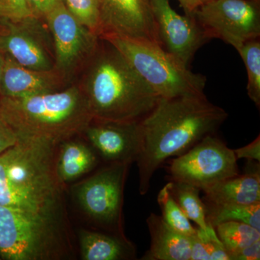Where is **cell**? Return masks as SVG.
I'll use <instances>...</instances> for the list:
<instances>
[{
	"instance_id": "obj_1",
	"label": "cell",
	"mask_w": 260,
	"mask_h": 260,
	"mask_svg": "<svg viewBox=\"0 0 260 260\" xmlns=\"http://www.w3.org/2000/svg\"><path fill=\"white\" fill-rule=\"evenodd\" d=\"M228 116L205 94L160 97L141 120V148L135 160L140 194L148 192L152 177L164 162L186 153L205 137L215 134Z\"/></svg>"
},
{
	"instance_id": "obj_2",
	"label": "cell",
	"mask_w": 260,
	"mask_h": 260,
	"mask_svg": "<svg viewBox=\"0 0 260 260\" xmlns=\"http://www.w3.org/2000/svg\"><path fill=\"white\" fill-rule=\"evenodd\" d=\"M59 145L18 139L0 153V205L64 216V186L56 171Z\"/></svg>"
},
{
	"instance_id": "obj_3",
	"label": "cell",
	"mask_w": 260,
	"mask_h": 260,
	"mask_svg": "<svg viewBox=\"0 0 260 260\" xmlns=\"http://www.w3.org/2000/svg\"><path fill=\"white\" fill-rule=\"evenodd\" d=\"M101 39L82 88L93 120H143L160 97L114 46Z\"/></svg>"
},
{
	"instance_id": "obj_4",
	"label": "cell",
	"mask_w": 260,
	"mask_h": 260,
	"mask_svg": "<svg viewBox=\"0 0 260 260\" xmlns=\"http://www.w3.org/2000/svg\"><path fill=\"white\" fill-rule=\"evenodd\" d=\"M0 116L18 139L59 145L93 120L81 87L20 98L0 97Z\"/></svg>"
},
{
	"instance_id": "obj_5",
	"label": "cell",
	"mask_w": 260,
	"mask_h": 260,
	"mask_svg": "<svg viewBox=\"0 0 260 260\" xmlns=\"http://www.w3.org/2000/svg\"><path fill=\"white\" fill-rule=\"evenodd\" d=\"M64 216L28 213L0 205V258L6 260H56L70 244Z\"/></svg>"
},
{
	"instance_id": "obj_6",
	"label": "cell",
	"mask_w": 260,
	"mask_h": 260,
	"mask_svg": "<svg viewBox=\"0 0 260 260\" xmlns=\"http://www.w3.org/2000/svg\"><path fill=\"white\" fill-rule=\"evenodd\" d=\"M101 39L114 46L159 96L205 94L206 77L192 73L161 46L121 36L105 35Z\"/></svg>"
},
{
	"instance_id": "obj_7",
	"label": "cell",
	"mask_w": 260,
	"mask_h": 260,
	"mask_svg": "<svg viewBox=\"0 0 260 260\" xmlns=\"http://www.w3.org/2000/svg\"><path fill=\"white\" fill-rule=\"evenodd\" d=\"M129 164H108L73 187L84 215L104 232L124 236L123 202Z\"/></svg>"
},
{
	"instance_id": "obj_8",
	"label": "cell",
	"mask_w": 260,
	"mask_h": 260,
	"mask_svg": "<svg viewBox=\"0 0 260 260\" xmlns=\"http://www.w3.org/2000/svg\"><path fill=\"white\" fill-rule=\"evenodd\" d=\"M167 172L170 181L202 191L239 174L234 150L215 134L205 137L186 153L169 160Z\"/></svg>"
},
{
	"instance_id": "obj_9",
	"label": "cell",
	"mask_w": 260,
	"mask_h": 260,
	"mask_svg": "<svg viewBox=\"0 0 260 260\" xmlns=\"http://www.w3.org/2000/svg\"><path fill=\"white\" fill-rule=\"evenodd\" d=\"M189 15L208 40L219 39L237 49L243 43L259 39V1L212 0Z\"/></svg>"
},
{
	"instance_id": "obj_10",
	"label": "cell",
	"mask_w": 260,
	"mask_h": 260,
	"mask_svg": "<svg viewBox=\"0 0 260 260\" xmlns=\"http://www.w3.org/2000/svg\"><path fill=\"white\" fill-rule=\"evenodd\" d=\"M44 18L53 37L54 68L66 79L93 56L99 37L80 24L64 3L58 5Z\"/></svg>"
},
{
	"instance_id": "obj_11",
	"label": "cell",
	"mask_w": 260,
	"mask_h": 260,
	"mask_svg": "<svg viewBox=\"0 0 260 260\" xmlns=\"http://www.w3.org/2000/svg\"><path fill=\"white\" fill-rule=\"evenodd\" d=\"M101 29L105 35L145 39L162 44L150 0H99Z\"/></svg>"
},
{
	"instance_id": "obj_12",
	"label": "cell",
	"mask_w": 260,
	"mask_h": 260,
	"mask_svg": "<svg viewBox=\"0 0 260 260\" xmlns=\"http://www.w3.org/2000/svg\"><path fill=\"white\" fill-rule=\"evenodd\" d=\"M162 47L186 67L208 39L190 15L178 14L169 0H150Z\"/></svg>"
},
{
	"instance_id": "obj_13",
	"label": "cell",
	"mask_w": 260,
	"mask_h": 260,
	"mask_svg": "<svg viewBox=\"0 0 260 260\" xmlns=\"http://www.w3.org/2000/svg\"><path fill=\"white\" fill-rule=\"evenodd\" d=\"M83 133L89 145L107 164H132L139 155L141 121L93 120Z\"/></svg>"
},
{
	"instance_id": "obj_14",
	"label": "cell",
	"mask_w": 260,
	"mask_h": 260,
	"mask_svg": "<svg viewBox=\"0 0 260 260\" xmlns=\"http://www.w3.org/2000/svg\"><path fill=\"white\" fill-rule=\"evenodd\" d=\"M39 19L34 17L18 23H4L0 34V51L15 62L30 69H54L50 49Z\"/></svg>"
},
{
	"instance_id": "obj_15",
	"label": "cell",
	"mask_w": 260,
	"mask_h": 260,
	"mask_svg": "<svg viewBox=\"0 0 260 260\" xmlns=\"http://www.w3.org/2000/svg\"><path fill=\"white\" fill-rule=\"evenodd\" d=\"M5 56L0 97L20 98L61 90L65 78L55 69L36 70L25 68Z\"/></svg>"
},
{
	"instance_id": "obj_16",
	"label": "cell",
	"mask_w": 260,
	"mask_h": 260,
	"mask_svg": "<svg viewBox=\"0 0 260 260\" xmlns=\"http://www.w3.org/2000/svg\"><path fill=\"white\" fill-rule=\"evenodd\" d=\"M249 165L244 174L220 181L203 190L205 203L251 205L260 203L259 162Z\"/></svg>"
},
{
	"instance_id": "obj_17",
	"label": "cell",
	"mask_w": 260,
	"mask_h": 260,
	"mask_svg": "<svg viewBox=\"0 0 260 260\" xmlns=\"http://www.w3.org/2000/svg\"><path fill=\"white\" fill-rule=\"evenodd\" d=\"M150 232V249L142 258L144 260H190L189 238L169 226L161 215L150 213L147 218Z\"/></svg>"
},
{
	"instance_id": "obj_18",
	"label": "cell",
	"mask_w": 260,
	"mask_h": 260,
	"mask_svg": "<svg viewBox=\"0 0 260 260\" xmlns=\"http://www.w3.org/2000/svg\"><path fill=\"white\" fill-rule=\"evenodd\" d=\"M78 240L83 260H127L136 257V248L125 236L81 229Z\"/></svg>"
},
{
	"instance_id": "obj_19",
	"label": "cell",
	"mask_w": 260,
	"mask_h": 260,
	"mask_svg": "<svg viewBox=\"0 0 260 260\" xmlns=\"http://www.w3.org/2000/svg\"><path fill=\"white\" fill-rule=\"evenodd\" d=\"M98 155L90 145L72 138L58 146L56 171L65 184L79 179L96 167Z\"/></svg>"
},
{
	"instance_id": "obj_20",
	"label": "cell",
	"mask_w": 260,
	"mask_h": 260,
	"mask_svg": "<svg viewBox=\"0 0 260 260\" xmlns=\"http://www.w3.org/2000/svg\"><path fill=\"white\" fill-rule=\"evenodd\" d=\"M204 203L207 223L214 229L223 222L237 221L248 224L260 231V203L251 205Z\"/></svg>"
},
{
	"instance_id": "obj_21",
	"label": "cell",
	"mask_w": 260,
	"mask_h": 260,
	"mask_svg": "<svg viewBox=\"0 0 260 260\" xmlns=\"http://www.w3.org/2000/svg\"><path fill=\"white\" fill-rule=\"evenodd\" d=\"M167 184L173 198L186 216L194 222L198 228L205 230L208 225L205 203L200 198V189L190 184L178 181H169Z\"/></svg>"
},
{
	"instance_id": "obj_22",
	"label": "cell",
	"mask_w": 260,
	"mask_h": 260,
	"mask_svg": "<svg viewBox=\"0 0 260 260\" xmlns=\"http://www.w3.org/2000/svg\"><path fill=\"white\" fill-rule=\"evenodd\" d=\"M215 229L231 260L239 251L260 240V231L242 222H223L217 225Z\"/></svg>"
},
{
	"instance_id": "obj_23",
	"label": "cell",
	"mask_w": 260,
	"mask_h": 260,
	"mask_svg": "<svg viewBox=\"0 0 260 260\" xmlns=\"http://www.w3.org/2000/svg\"><path fill=\"white\" fill-rule=\"evenodd\" d=\"M247 72V93L249 99L260 107V41L253 39L243 43L237 48Z\"/></svg>"
},
{
	"instance_id": "obj_24",
	"label": "cell",
	"mask_w": 260,
	"mask_h": 260,
	"mask_svg": "<svg viewBox=\"0 0 260 260\" xmlns=\"http://www.w3.org/2000/svg\"><path fill=\"white\" fill-rule=\"evenodd\" d=\"M157 201L162 218L169 226L189 239L196 234L197 228L191 225L190 220L174 199L167 184L159 191Z\"/></svg>"
},
{
	"instance_id": "obj_25",
	"label": "cell",
	"mask_w": 260,
	"mask_h": 260,
	"mask_svg": "<svg viewBox=\"0 0 260 260\" xmlns=\"http://www.w3.org/2000/svg\"><path fill=\"white\" fill-rule=\"evenodd\" d=\"M65 6L80 24L100 35V8L99 0H64Z\"/></svg>"
},
{
	"instance_id": "obj_26",
	"label": "cell",
	"mask_w": 260,
	"mask_h": 260,
	"mask_svg": "<svg viewBox=\"0 0 260 260\" xmlns=\"http://www.w3.org/2000/svg\"><path fill=\"white\" fill-rule=\"evenodd\" d=\"M34 17L27 0H0V23H18Z\"/></svg>"
},
{
	"instance_id": "obj_27",
	"label": "cell",
	"mask_w": 260,
	"mask_h": 260,
	"mask_svg": "<svg viewBox=\"0 0 260 260\" xmlns=\"http://www.w3.org/2000/svg\"><path fill=\"white\" fill-rule=\"evenodd\" d=\"M191 248L190 260H210V254L208 244L197 231L196 234L189 238Z\"/></svg>"
},
{
	"instance_id": "obj_28",
	"label": "cell",
	"mask_w": 260,
	"mask_h": 260,
	"mask_svg": "<svg viewBox=\"0 0 260 260\" xmlns=\"http://www.w3.org/2000/svg\"><path fill=\"white\" fill-rule=\"evenodd\" d=\"M32 15L38 18H45L46 15L64 0H27Z\"/></svg>"
},
{
	"instance_id": "obj_29",
	"label": "cell",
	"mask_w": 260,
	"mask_h": 260,
	"mask_svg": "<svg viewBox=\"0 0 260 260\" xmlns=\"http://www.w3.org/2000/svg\"><path fill=\"white\" fill-rule=\"evenodd\" d=\"M236 158L247 159L248 160L260 161V137L258 135L255 140H253L246 146L234 150Z\"/></svg>"
},
{
	"instance_id": "obj_30",
	"label": "cell",
	"mask_w": 260,
	"mask_h": 260,
	"mask_svg": "<svg viewBox=\"0 0 260 260\" xmlns=\"http://www.w3.org/2000/svg\"><path fill=\"white\" fill-rule=\"evenodd\" d=\"M16 142V137L0 116V153L15 145Z\"/></svg>"
},
{
	"instance_id": "obj_31",
	"label": "cell",
	"mask_w": 260,
	"mask_h": 260,
	"mask_svg": "<svg viewBox=\"0 0 260 260\" xmlns=\"http://www.w3.org/2000/svg\"><path fill=\"white\" fill-rule=\"evenodd\" d=\"M260 257V240L246 246L232 256V260H259Z\"/></svg>"
},
{
	"instance_id": "obj_32",
	"label": "cell",
	"mask_w": 260,
	"mask_h": 260,
	"mask_svg": "<svg viewBox=\"0 0 260 260\" xmlns=\"http://www.w3.org/2000/svg\"><path fill=\"white\" fill-rule=\"evenodd\" d=\"M212 0H186L185 8L184 10L186 15L190 14L196 8H199L201 5L206 4Z\"/></svg>"
},
{
	"instance_id": "obj_33",
	"label": "cell",
	"mask_w": 260,
	"mask_h": 260,
	"mask_svg": "<svg viewBox=\"0 0 260 260\" xmlns=\"http://www.w3.org/2000/svg\"><path fill=\"white\" fill-rule=\"evenodd\" d=\"M5 67V56L0 51V84H1L2 78H3V70Z\"/></svg>"
},
{
	"instance_id": "obj_34",
	"label": "cell",
	"mask_w": 260,
	"mask_h": 260,
	"mask_svg": "<svg viewBox=\"0 0 260 260\" xmlns=\"http://www.w3.org/2000/svg\"><path fill=\"white\" fill-rule=\"evenodd\" d=\"M178 1L180 3L181 6L182 7L183 9H184V8H185L186 0H178Z\"/></svg>"
},
{
	"instance_id": "obj_35",
	"label": "cell",
	"mask_w": 260,
	"mask_h": 260,
	"mask_svg": "<svg viewBox=\"0 0 260 260\" xmlns=\"http://www.w3.org/2000/svg\"><path fill=\"white\" fill-rule=\"evenodd\" d=\"M5 28V25L4 24L0 23V34H2L3 31H4Z\"/></svg>"
},
{
	"instance_id": "obj_36",
	"label": "cell",
	"mask_w": 260,
	"mask_h": 260,
	"mask_svg": "<svg viewBox=\"0 0 260 260\" xmlns=\"http://www.w3.org/2000/svg\"><path fill=\"white\" fill-rule=\"evenodd\" d=\"M256 1H259V0H256Z\"/></svg>"
},
{
	"instance_id": "obj_37",
	"label": "cell",
	"mask_w": 260,
	"mask_h": 260,
	"mask_svg": "<svg viewBox=\"0 0 260 260\" xmlns=\"http://www.w3.org/2000/svg\"><path fill=\"white\" fill-rule=\"evenodd\" d=\"M0 259H1V258H0Z\"/></svg>"
}]
</instances>
